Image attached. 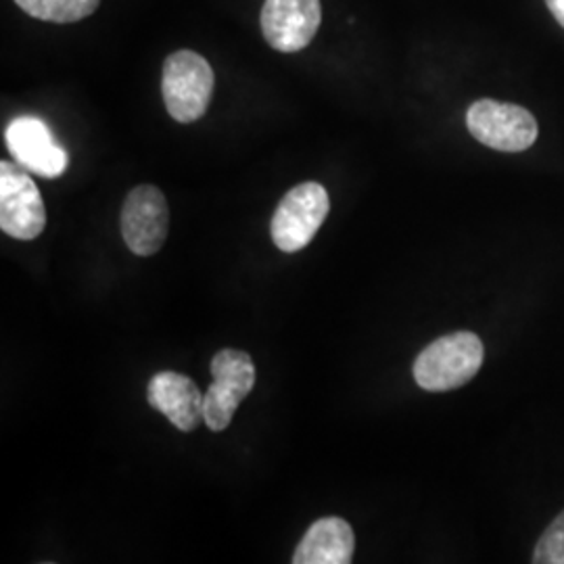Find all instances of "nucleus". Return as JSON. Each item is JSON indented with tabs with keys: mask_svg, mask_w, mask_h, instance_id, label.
I'll return each instance as SVG.
<instances>
[{
	"mask_svg": "<svg viewBox=\"0 0 564 564\" xmlns=\"http://www.w3.org/2000/svg\"><path fill=\"white\" fill-rule=\"evenodd\" d=\"M484 343L468 330H458L431 343L414 362V379L424 391L442 393L473 381L484 366Z\"/></svg>",
	"mask_w": 564,
	"mask_h": 564,
	"instance_id": "nucleus-1",
	"label": "nucleus"
},
{
	"mask_svg": "<svg viewBox=\"0 0 564 564\" xmlns=\"http://www.w3.org/2000/svg\"><path fill=\"white\" fill-rule=\"evenodd\" d=\"M216 76L195 51H176L163 63L162 93L167 113L181 123L202 120L212 102Z\"/></svg>",
	"mask_w": 564,
	"mask_h": 564,
	"instance_id": "nucleus-2",
	"label": "nucleus"
},
{
	"mask_svg": "<svg viewBox=\"0 0 564 564\" xmlns=\"http://www.w3.org/2000/svg\"><path fill=\"white\" fill-rule=\"evenodd\" d=\"M328 212L330 199L323 184L302 182L293 186L274 212L272 241L284 253L302 251L316 237Z\"/></svg>",
	"mask_w": 564,
	"mask_h": 564,
	"instance_id": "nucleus-3",
	"label": "nucleus"
},
{
	"mask_svg": "<svg viewBox=\"0 0 564 564\" xmlns=\"http://www.w3.org/2000/svg\"><path fill=\"white\" fill-rule=\"evenodd\" d=\"M214 381L205 391V424L220 433L226 431L242 400L256 387V364L239 349H223L212 360Z\"/></svg>",
	"mask_w": 564,
	"mask_h": 564,
	"instance_id": "nucleus-4",
	"label": "nucleus"
},
{
	"mask_svg": "<svg viewBox=\"0 0 564 564\" xmlns=\"http://www.w3.org/2000/svg\"><path fill=\"white\" fill-rule=\"evenodd\" d=\"M466 126L473 139L502 151L521 153L538 139V121L519 105L481 99L473 102L466 113Z\"/></svg>",
	"mask_w": 564,
	"mask_h": 564,
	"instance_id": "nucleus-5",
	"label": "nucleus"
},
{
	"mask_svg": "<svg viewBox=\"0 0 564 564\" xmlns=\"http://www.w3.org/2000/svg\"><path fill=\"white\" fill-rule=\"evenodd\" d=\"M46 209L30 172L18 163H0V228L18 241L41 237Z\"/></svg>",
	"mask_w": 564,
	"mask_h": 564,
	"instance_id": "nucleus-6",
	"label": "nucleus"
},
{
	"mask_svg": "<svg viewBox=\"0 0 564 564\" xmlns=\"http://www.w3.org/2000/svg\"><path fill=\"white\" fill-rule=\"evenodd\" d=\"M170 207L158 186L132 188L121 207V237L134 256H155L167 239Z\"/></svg>",
	"mask_w": 564,
	"mask_h": 564,
	"instance_id": "nucleus-7",
	"label": "nucleus"
},
{
	"mask_svg": "<svg viewBox=\"0 0 564 564\" xmlns=\"http://www.w3.org/2000/svg\"><path fill=\"white\" fill-rule=\"evenodd\" d=\"M263 39L281 53H300L323 23L321 0H265L262 18Z\"/></svg>",
	"mask_w": 564,
	"mask_h": 564,
	"instance_id": "nucleus-8",
	"label": "nucleus"
},
{
	"mask_svg": "<svg viewBox=\"0 0 564 564\" xmlns=\"http://www.w3.org/2000/svg\"><path fill=\"white\" fill-rule=\"evenodd\" d=\"M4 141L15 162L42 178H59L69 165L65 149L57 144L51 128L39 118H15L7 126Z\"/></svg>",
	"mask_w": 564,
	"mask_h": 564,
	"instance_id": "nucleus-9",
	"label": "nucleus"
},
{
	"mask_svg": "<svg viewBox=\"0 0 564 564\" xmlns=\"http://www.w3.org/2000/svg\"><path fill=\"white\" fill-rule=\"evenodd\" d=\"M147 400L184 433H193L205 423V395L193 379L181 372H158L149 383Z\"/></svg>",
	"mask_w": 564,
	"mask_h": 564,
	"instance_id": "nucleus-10",
	"label": "nucleus"
},
{
	"mask_svg": "<svg viewBox=\"0 0 564 564\" xmlns=\"http://www.w3.org/2000/svg\"><path fill=\"white\" fill-rule=\"evenodd\" d=\"M356 550V535L347 521L326 517L312 524L293 554L295 564H349Z\"/></svg>",
	"mask_w": 564,
	"mask_h": 564,
	"instance_id": "nucleus-11",
	"label": "nucleus"
},
{
	"mask_svg": "<svg viewBox=\"0 0 564 564\" xmlns=\"http://www.w3.org/2000/svg\"><path fill=\"white\" fill-rule=\"evenodd\" d=\"M21 9L34 20L53 23H76L90 18L101 0H15Z\"/></svg>",
	"mask_w": 564,
	"mask_h": 564,
	"instance_id": "nucleus-12",
	"label": "nucleus"
},
{
	"mask_svg": "<svg viewBox=\"0 0 564 564\" xmlns=\"http://www.w3.org/2000/svg\"><path fill=\"white\" fill-rule=\"evenodd\" d=\"M535 564H564V510L545 529L533 552Z\"/></svg>",
	"mask_w": 564,
	"mask_h": 564,
	"instance_id": "nucleus-13",
	"label": "nucleus"
},
{
	"mask_svg": "<svg viewBox=\"0 0 564 564\" xmlns=\"http://www.w3.org/2000/svg\"><path fill=\"white\" fill-rule=\"evenodd\" d=\"M545 4H547V9L552 11L556 21L564 28V0H545Z\"/></svg>",
	"mask_w": 564,
	"mask_h": 564,
	"instance_id": "nucleus-14",
	"label": "nucleus"
}]
</instances>
